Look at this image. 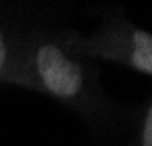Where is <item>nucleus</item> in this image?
<instances>
[{
    "mask_svg": "<svg viewBox=\"0 0 152 146\" xmlns=\"http://www.w3.org/2000/svg\"><path fill=\"white\" fill-rule=\"evenodd\" d=\"M4 79L43 91L81 114L102 108L94 69H89L65 41L53 36L35 39L23 51L18 67H10Z\"/></svg>",
    "mask_w": 152,
    "mask_h": 146,
    "instance_id": "obj_1",
    "label": "nucleus"
},
{
    "mask_svg": "<svg viewBox=\"0 0 152 146\" xmlns=\"http://www.w3.org/2000/svg\"><path fill=\"white\" fill-rule=\"evenodd\" d=\"M75 55L118 61L144 75H152V33L130 23H110L91 36L65 39Z\"/></svg>",
    "mask_w": 152,
    "mask_h": 146,
    "instance_id": "obj_2",
    "label": "nucleus"
},
{
    "mask_svg": "<svg viewBox=\"0 0 152 146\" xmlns=\"http://www.w3.org/2000/svg\"><path fill=\"white\" fill-rule=\"evenodd\" d=\"M134 146H152V101L146 106L138 122V132H136V144Z\"/></svg>",
    "mask_w": 152,
    "mask_h": 146,
    "instance_id": "obj_3",
    "label": "nucleus"
},
{
    "mask_svg": "<svg viewBox=\"0 0 152 146\" xmlns=\"http://www.w3.org/2000/svg\"><path fill=\"white\" fill-rule=\"evenodd\" d=\"M12 63H14V55L10 49V41L4 28L0 26V79H4V75L10 71Z\"/></svg>",
    "mask_w": 152,
    "mask_h": 146,
    "instance_id": "obj_4",
    "label": "nucleus"
}]
</instances>
